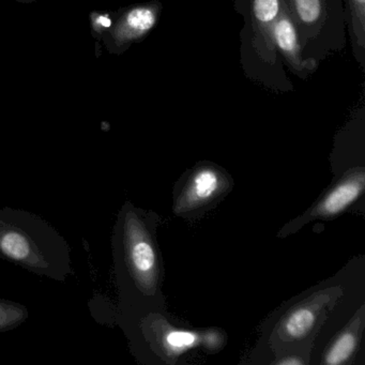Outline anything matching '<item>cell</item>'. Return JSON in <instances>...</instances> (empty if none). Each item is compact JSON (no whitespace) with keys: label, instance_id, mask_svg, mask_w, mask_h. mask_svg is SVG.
I'll return each mask as SVG.
<instances>
[{"label":"cell","instance_id":"3957f363","mask_svg":"<svg viewBox=\"0 0 365 365\" xmlns=\"http://www.w3.org/2000/svg\"><path fill=\"white\" fill-rule=\"evenodd\" d=\"M113 322L123 329L134 356L140 362L160 358L174 363L194 349L208 354L219 351L226 344L225 333L217 329L191 330L164 319L163 309L144 313H128L113 309Z\"/></svg>","mask_w":365,"mask_h":365},{"label":"cell","instance_id":"30bf717a","mask_svg":"<svg viewBox=\"0 0 365 365\" xmlns=\"http://www.w3.org/2000/svg\"><path fill=\"white\" fill-rule=\"evenodd\" d=\"M326 294L318 296L315 302L307 301L302 304L292 307L279 322V331H277L282 343H294L303 341L315 330L316 324L319 322L322 313V299Z\"/></svg>","mask_w":365,"mask_h":365},{"label":"cell","instance_id":"9c48e42d","mask_svg":"<svg viewBox=\"0 0 365 365\" xmlns=\"http://www.w3.org/2000/svg\"><path fill=\"white\" fill-rule=\"evenodd\" d=\"M273 40L282 63L294 76L300 80H307L317 71L319 65L312 63L303 55L296 26L283 4H281V10L273 27Z\"/></svg>","mask_w":365,"mask_h":365},{"label":"cell","instance_id":"277c9868","mask_svg":"<svg viewBox=\"0 0 365 365\" xmlns=\"http://www.w3.org/2000/svg\"><path fill=\"white\" fill-rule=\"evenodd\" d=\"M235 10L242 16L240 63L243 73L256 84L287 93L294 91L277 55L273 27L281 10V0H234Z\"/></svg>","mask_w":365,"mask_h":365},{"label":"cell","instance_id":"4fadbf2b","mask_svg":"<svg viewBox=\"0 0 365 365\" xmlns=\"http://www.w3.org/2000/svg\"><path fill=\"white\" fill-rule=\"evenodd\" d=\"M29 317L25 305L6 299H0V332H8L22 326Z\"/></svg>","mask_w":365,"mask_h":365},{"label":"cell","instance_id":"6da1fadb","mask_svg":"<svg viewBox=\"0 0 365 365\" xmlns=\"http://www.w3.org/2000/svg\"><path fill=\"white\" fill-rule=\"evenodd\" d=\"M160 217L125 202L113 228L112 251L118 303L115 309L144 313L164 309V264L157 240Z\"/></svg>","mask_w":365,"mask_h":365},{"label":"cell","instance_id":"ba28073f","mask_svg":"<svg viewBox=\"0 0 365 365\" xmlns=\"http://www.w3.org/2000/svg\"><path fill=\"white\" fill-rule=\"evenodd\" d=\"M364 168H352L339 179L336 183L307 213L288 224L283 232L288 235L300 230L313 220H330L354 205L364 191Z\"/></svg>","mask_w":365,"mask_h":365},{"label":"cell","instance_id":"5b68a950","mask_svg":"<svg viewBox=\"0 0 365 365\" xmlns=\"http://www.w3.org/2000/svg\"><path fill=\"white\" fill-rule=\"evenodd\" d=\"M282 4L296 26L305 58L320 65L345 48L344 0H282Z\"/></svg>","mask_w":365,"mask_h":365},{"label":"cell","instance_id":"9a60e30c","mask_svg":"<svg viewBox=\"0 0 365 365\" xmlns=\"http://www.w3.org/2000/svg\"><path fill=\"white\" fill-rule=\"evenodd\" d=\"M12 1H16V3L25 4V5H29V4L36 3V0H12Z\"/></svg>","mask_w":365,"mask_h":365},{"label":"cell","instance_id":"8fae6325","mask_svg":"<svg viewBox=\"0 0 365 365\" xmlns=\"http://www.w3.org/2000/svg\"><path fill=\"white\" fill-rule=\"evenodd\" d=\"M345 22L352 53L361 70L365 69V0H344Z\"/></svg>","mask_w":365,"mask_h":365},{"label":"cell","instance_id":"7a4b0ae2","mask_svg":"<svg viewBox=\"0 0 365 365\" xmlns=\"http://www.w3.org/2000/svg\"><path fill=\"white\" fill-rule=\"evenodd\" d=\"M0 257L55 281L73 274L67 240L46 220L22 209H0Z\"/></svg>","mask_w":365,"mask_h":365},{"label":"cell","instance_id":"7c38bea8","mask_svg":"<svg viewBox=\"0 0 365 365\" xmlns=\"http://www.w3.org/2000/svg\"><path fill=\"white\" fill-rule=\"evenodd\" d=\"M363 324V314L354 318L346 330L341 331V334L331 344L324 354V364L339 365L345 364L358 349L360 341L361 327Z\"/></svg>","mask_w":365,"mask_h":365},{"label":"cell","instance_id":"5bb4252c","mask_svg":"<svg viewBox=\"0 0 365 365\" xmlns=\"http://www.w3.org/2000/svg\"><path fill=\"white\" fill-rule=\"evenodd\" d=\"M114 12L93 11L89 14V23H91V36L97 41L101 43L104 34L112 26L114 21Z\"/></svg>","mask_w":365,"mask_h":365},{"label":"cell","instance_id":"52a82bcc","mask_svg":"<svg viewBox=\"0 0 365 365\" xmlns=\"http://www.w3.org/2000/svg\"><path fill=\"white\" fill-rule=\"evenodd\" d=\"M163 11L160 0L133 4L115 11L110 29L101 44L108 54L123 55L133 44L140 43L155 29Z\"/></svg>","mask_w":365,"mask_h":365},{"label":"cell","instance_id":"8992f818","mask_svg":"<svg viewBox=\"0 0 365 365\" xmlns=\"http://www.w3.org/2000/svg\"><path fill=\"white\" fill-rule=\"evenodd\" d=\"M232 189V178L223 168L202 162L177 183L173 210L185 219H196L219 204Z\"/></svg>","mask_w":365,"mask_h":365}]
</instances>
